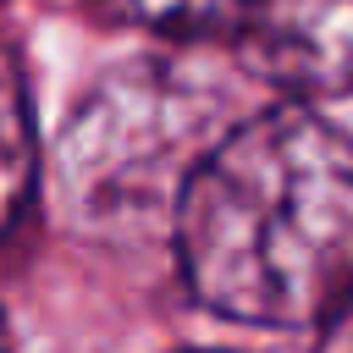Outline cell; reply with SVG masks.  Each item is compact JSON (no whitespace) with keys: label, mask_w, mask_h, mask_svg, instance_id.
<instances>
[{"label":"cell","mask_w":353,"mask_h":353,"mask_svg":"<svg viewBox=\"0 0 353 353\" xmlns=\"http://www.w3.org/2000/svg\"><path fill=\"white\" fill-rule=\"evenodd\" d=\"M320 331H325L320 353H353V298H347V303H342V309H336Z\"/></svg>","instance_id":"cell-6"},{"label":"cell","mask_w":353,"mask_h":353,"mask_svg":"<svg viewBox=\"0 0 353 353\" xmlns=\"http://www.w3.org/2000/svg\"><path fill=\"white\" fill-rule=\"evenodd\" d=\"M39 182V138H33V110H28V83L17 55L0 44V232L22 215Z\"/></svg>","instance_id":"cell-4"},{"label":"cell","mask_w":353,"mask_h":353,"mask_svg":"<svg viewBox=\"0 0 353 353\" xmlns=\"http://www.w3.org/2000/svg\"><path fill=\"white\" fill-rule=\"evenodd\" d=\"M99 17L165 39H237L248 0H88Z\"/></svg>","instance_id":"cell-5"},{"label":"cell","mask_w":353,"mask_h":353,"mask_svg":"<svg viewBox=\"0 0 353 353\" xmlns=\"http://www.w3.org/2000/svg\"><path fill=\"white\" fill-rule=\"evenodd\" d=\"M232 50L292 99L353 94V0H248Z\"/></svg>","instance_id":"cell-3"},{"label":"cell","mask_w":353,"mask_h":353,"mask_svg":"<svg viewBox=\"0 0 353 353\" xmlns=\"http://www.w3.org/2000/svg\"><path fill=\"white\" fill-rule=\"evenodd\" d=\"M188 292L226 320L309 331L353 298V138L309 105L232 121L176 199Z\"/></svg>","instance_id":"cell-1"},{"label":"cell","mask_w":353,"mask_h":353,"mask_svg":"<svg viewBox=\"0 0 353 353\" xmlns=\"http://www.w3.org/2000/svg\"><path fill=\"white\" fill-rule=\"evenodd\" d=\"M0 353H6V331H0Z\"/></svg>","instance_id":"cell-7"},{"label":"cell","mask_w":353,"mask_h":353,"mask_svg":"<svg viewBox=\"0 0 353 353\" xmlns=\"http://www.w3.org/2000/svg\"><path fill=\"white\" fill-rule=\"evenodd\" d=\"M226 132L210 83L171 66H127L72 116L61 138V193L83 226L176 221L182 188Z\"/></svg>","instance_id":"cell-2"}]
</instances>
